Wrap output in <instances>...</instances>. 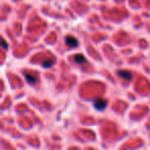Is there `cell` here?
Listing matches in <instances>:
<instances>
[{"label":"cell","instance_id":"1","mask_svg":"<svg viewBox=\"0 0 150 150\" xmlns=\"http://www.w3.org/2000/svg\"><path fill=\"white\" fill-rule=\"evenodd\" d=\"M94 106L97 110H104L107 107V102L103 99H96L94 102Z\"/></svg>","mask_w":150,"mask_h":150},{"label":"cell","instance_id":"2","mask_svg":"<svg viewBox=\"0 0 150 150\" xmlns=\"http://www.w3.org/2000/svg\"><path fill=\"white\" fill-rule=\"evenodd\" d=\"M65 42H66L67 45L70 47H77L78 44H79L78 40L75 37H73V36H67V37L65 38Z\"/></svg>","mask_w":150,"mask_h":150},{"label":"cell","instance_id":"3","mask_svg":"<svg viewBox=\"0 0 150 150\" xmlns=\"http://www.w3.org/2000/svg\"><path fill=\"white\" fill-rule=\"evenodd\" d=\"M117 74H118L119 77L124 78V80H128V81L132 80V78H133V74L130 72V71H126V70H119V71H117Z\"/></svg>","mask_w":150,"mask_h":150},{"label":"cell","instance_id":"4","mask_svg":"<svg viewBox=\"0 0 150 150\" xmlns=\"http://www.w3.org/2000/svg\"><path fill=\"white\" fill-rule=\"evenodd\" d=\"M24 76L26 78V80L29 82V83L31 84H35L37 82V77H36L35 75L31 74V73H28V72H24Z\"/></svg>","mask_w":150,"mask_h":150},{"label":"cell","instance_id":"5","mask_svg":"<svg viewBox=\"0 0 150 150\" xmlns=\"http://www.w3.org/2000/svg\"><path fill=\"white\" fill-rule=\"evenodd\" d=\"M74 61L77 64H83V63L86 62V59L83 55H80V53H77V55L74 56Z\"/></svg>","mask_w":150,"mask_h":150},{"label":"cell","instance_id":"6","mask_svg":"<svg viewBox=\"0 0 150 150\" xmlns=\"http://www.w3.org/2000/svg\"><path fill=\"white\" fill-rule=\"evenodd\" d=\"M53 64H55V61H53V60H45V61L42 63V66H43L44 68H49V67H51Z\"/></svg>","mask_w":150,"mask_h":150},{"label":"cell","instance_id":"7","mask_svg":"<svg viewBox=\"0 0 150 150\" xmlns=\"http://www.w3.org/2000/svg\"><path fill=\"white\" fill-rule=\"evenodd\" d=\"M2 47H4V49H7V47H8V45H7V43H6V42H5V40H4V39L2 40Z\"/></svg>","mask_w":150,"mask_h":150}]
</instances>
